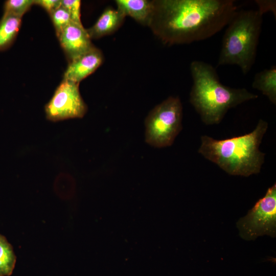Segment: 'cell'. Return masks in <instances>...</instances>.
Here are the masks:
<instances>
[{
	"label": "cell",
	"instance_id": "obj_1",
	"mask_svg": "<svg viewBox=\"0 0 276 276\" xmlns=\"http://www.w3.org/2000/svg\"><path fill=\"white\" fill-rule=\"evenodd\" d=\"M148 26L165 44L192 43L224 28L239 9L234 0H153Z\"/></svg>",
	"mask_w": 276,
	"mask_h": 276
},
{
	"label": "cell",
	"instance_id": "obj_2",
	"mask_svg": "<svg viewBox=\"0 0 276 276\" xmlns=\"http://www.w3.org/2000/svg\"><path fill=\"white\" fill-rule=\"evenodd\" d=\"M190 71L193 85L190 101L206 125L219 123L229 109L258 97L245 88L223 85L215 68L206 62L193 61Z\"/></svg>",
	"mask_w": 276,
	"mask_h": 276
},
{
	"label": "cell",
	"instance_id": "obj_3",
	"mask_svg": "<svg viewBox=\"0 0 276 276\" xmlns=\"http://www.w3.org/2000/svg\"><path fill=\"white\" fill-rule=\"evenodd\" d=\"M267 128V122L261 119L252 131L242 135L221 140L202 135L198 152L229 175L258 174L265 156L259 146Z\"/></svg>",
	"mask_w": 276,
	"mask_h": 276
},
{
	"label": "cell",
	"instance_id": "obj_4",
	"mask_svg": "<svg viewBox=\"0 0 276 276\" xmlns=\"http://www.w3.org/2000/svg\"><path fill=\"white\" fill-rule=\"evenodd\" d=\"M262 22L257 10L238 9L226 26L218 66L236 65L244 75L248 73L256 60Z\"/></svg>",
	"mask_w": 276,
	"mask_h": 276
},
{
	"label": "cell",
	"instance_id": "obj_5",
	"mask_svg": "<svg viewBox=\"0 0 276 276\" xmlns=\"http://www.w3.org/2000/svg\"><path fill=\"white\" fill-rule=\"evenodd\" d=\"M182 106L178 97L170 96L147 116L145 141L154 147L171 146L182 128Z\"/></svg>",
	"mask_w": 276,
	"mask_h": 276
},
{
	"label": "cell",
	"instance_id": "obj_6",
	"mask_svg": "<svg viewBox=\"0 0 276 276\" xmlns=\"http://www.w3.org/2000/svg\"><path fill=\"white\" fill-rule=\"evenodd\" d=\"M239 235L247 241L263 235L276 236V185L267 190L246 215L237 222Z\"/></svg>",
	"mask_w": 276,
	"mask_h": 276
},
{
	"label": "cell",
	"instance_id": "obj_7",
	"mask_svg": "<svg viewBox=\"0 0 276 276\" xmlns=\"http://www.w3.org/2000/svg\"><path fill=\"white\" fill-rule=\"evenodd\" d=\"M79 84L63 79L45 106L49 120L57 122L84 117L87 107L80 95Z\"/></svg>",
	"mask_w": 276,
	"mask_h": 276
},
{
	"label": "cell",
	"instance_id": "obj_8",
	"mask_svg": "<svg viewBox=\"0 0 276 276\" xmlns=\"http://www.w3.org/2000/svg\"><path fill=\"white\" fill-rule=\"evenodd\" d=\"M60 43L70 61L95 46L82 24L72 21L58 36Z\"/></svg>",
	"mask_w": 276,
	"mask_h": 276
},
{
	"label": "cell",
	"instance_id": "obj_9",
	"mask_svg": "<svg viewBox=\"0 0 276 276\" xmlns=\"http://www.w3.org/2000/svg\"><path fill=\"white\" fill-rule=\"evenodd\" d=\"M103 56L96 47L70 61L63 79L79 83L93 73L102 64Z\"/></svg>",
	"mask_w": 276,
	"mask_h": 276
},
{
	"label": "cell",
	"instance_id": "obj_10",
	"mask_svg": "<svg viewBox=\"0 0 276 276\" xmlns=\"http://www.w3.org/2000/svg\"><path fill=\"white\" fill-rule=\"evenodd\" d=\"M125 16L119 10L105 9L95 24L86 29L90 39H98L112 34L122 25Z\"/></svg>",
	"mask_w": 276,
	"mask_h": 276
},
{
	"label": "cell",
	"instance_id": "obj_11",
	"mask_svg": "<svg viewBox=\"0 0 276 276\" xmlns=\"http://www.w3.org/2000/svg\"><path fill=\"white\" fill-rule=\"evenodd\" d=\"M117 9L126 17L148 26L152 11V2L148 0H116Z\"/></svg>",
	"mask_w": 276,
	"mask_h": 276
},
{
	"label": "cell",
	"instance_id": "obj_12",
	"mask_svg": "<svg viewBox=\"0 0 276 276\" xmlns=\"http://www.w3.org/2000/svg\"><path fill=\"white\" fill-rule=\"evenodd\" d=\"M253 88L260 91L273 104H276V66L273 65L257 73L252 82Z\"/></svg>",
	"mask_w": 276,
	"mask_h": 276
},
{
	"label": "cell",
	"instance_id": "obj_13",
	"mask_svg": "<svg viewBox=\"0 0 276 276\" xmlns=\"http://www.w3.org/2000/svg\"><path fill=\"white\" fill-rule=\"evenodd\" d=\"M21 18L3 15L0 20V51L8 48L14 41L20 28Z\"/></svg>",
	"mask_w": 276,
	"mask_h": 276
},
{
	"label": "cell",
	"instance_id": "obj_14",
	"mask_svg": "<svg viewBox=\"0 0 276 276\" xmlns=\"http://www.w3.org/2000/svg\"><path fill=\"white\" fill-rule=\"evenodd\" d=\"M16 257L11 244L0 234V276H10L15 267Z\"/></svg>",
	"mask_w": 276,
	"mask_h": 276
},
{
	"label": "cell",
	"instance_id": "obj_15",
	"mask_svg": "<svg viewBox=\"0 0 276 276\" xmlns=\"http://www.w3.org/2000/svg\"><path fill=\"white\" fill-rule=\"evenodd\" d=\"M34 4V0L6 1L4 6V14H10L22 17Z\"/></svg>",
	"mask_w": 276,
	"mask_h": 276
},
{
	"label": "cell",
	"instance_id": "obj_16",
	"mask_svg": "<svg viewBox=\"0 0 276 276\" xmlns=\"http://www.w3.org/2000/svg\"><path fill=\"white\" fill-rule=\"evenodd\" d=\"M57 36L72 21L67 11L61 6L50 14Z\"/></svg>",
	"mask_w": 276,
	"mask_h": 276
},
{
	"label": "cell",
	"instance_id": "obj_17",
	"mask_svg": "<svg viewBox=\"0 0 276 276\" xmlns=\"http://www.w3.org/2000/svg\"><path fill=\"white\" fill-rule=\"evenodd\" d=\"M61 6L67 11L73 22L82 24L81 21L80 1L61 0Z\"/></svg>",
	"mask_w": 276,
	"mask_h": 276
},
{
	"label": "cell",
	"instance_id": "obj_18",
	"mask_svg": "<svg viewBox=\"0 0 276 276\" xmlns=\"http://www.w3.org/2000/svg\"><path fill=\"white\" fill-rule=\"evenodd\" d=\"M258 7L257 10L263 15L265 13L271 12L276 18V2L273 0L255 1Z\"/></svg>",
	"mask_w": 276,
	"mask_h": 276
},
{
	"label": "cell",
	"instance_id": "obj_19",
	"mask_svg": "<svg viewBox=\"0 0 276 276\" xmlns=\"http://www.w3.org/2000/svg\"><path fill=\"white\" fill-rule=\"evenodd\" d=\"M34 4L41 6L50 14L61 6V0H36Z\"/></svg>",
	"mask_w": 276,
	"mask_h": 276
}]
</instances>
